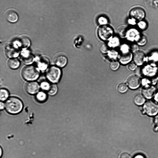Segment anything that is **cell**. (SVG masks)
Returning <instances> with one entry per match:
<instances>
[{
    "instance_id": "1",
    "label": "cell",
    "mask_w": 158,
    "mask_h": 158,
    "mask_svg": "<svg viewBox=\"0 0 158 158\" xmlns=\"http://www.w3.org/2000/svg\"><path fill=\"white\" fill-rule=\"evenodd\" d=\"M5 108L6 111L11 114H16L20 112L23 108L21 101L18 98L12 97L6 101Z\"/></svg>"
},
{
    "instance_id": "2",
    "label": "cell",
    "mask_w": 158,
    "mask_h": 158,
    "mask_svg": "<svg viewBox=\"0 0 158 158\" xmlns=\"http://www.w3.org/2000/svg\"><path fill=\"white\" fill-rule=\"evenodd\" d=\"M40 74L39 69L33 65H27L22 70L21 74L23 77L28 81H32L37 79Z\"/></svg>"
},
{
    "instance_id": "3",
    "label": "cell",
    "mask_w": 158,
    "mask_h": 158,
    "mask_svg": "<svg viewBox=\"0 0 158 158\" xmlns=\"http://www.w3.org/2000/svg\"><path fill=\"white\" fill-rule=\"evenodd\" d=\"M61 75L60 69L55 66H52L48 68L46 72V76L48 81L53 83L57 82Z\"/></svg>"
},
{
    "instance_id": "4",
    "label": "cell",
    "mask_w": 158,
    "mask_h": 158,
    "mask_svg": "<svg viewBox=\"0 0 158 158\" xmlns=\"http://www.w3.org/2000/svg\"><path fill=\"white\" fill-rule=\"evenodd\" d=\"M143 109L144 112L149 116H154L158 113V104L152 100L147 101L144 104Z\"/></svg>"
},
{
    "instance_id": "5",
    "label": "cell",
    "mask_w": 158,
    "mask_h": 158,
    "mask_svg": "<svg viewBox=\"0 0 158 158\" xmlns=\"http://www.w3.org/2000/svg\"><path fill=\"white\" fill-rule=\"evenodd\" d=\"M98 34L101 39L107 40L112 37L113 34V30L110 26L103 25L99 28Z\"/></svg>"
},
{
    "instance_id": "6",
    "label": "cell",
    "mask_w": 158,
    "mask_h": 158,
    "mask_svg": "<svg viewBox=\"0 0 158 158\" xmlns=\"http://www.w3.org/2000/svg\"><path fill=\"white\" fill-rule=\"evenodd\" d=\"M5 54L8 57L14 58L18 56L19 54V48L15 43L7 45L5 48Z\"/></svg>"
},
{
    "instance_id": "7",
    "label": "cell",
    "mask_w": 158,
    "mask_h": 158,
    "mask_svg": "<svg viewBox=\"0 0 158 158\" xmlns=\"http://www.w3.org/2000/svg\"><path fill=\"white\" fill-rule=\"evenodd\" d=\"M130 15L133 19L140 20L142 19L145 17V12L144 10L141 8L135 7L131 10Z\"/></svg>"
},
{
    "instance_id": "8",
    "label": "cell",
    "mask_w": 158,
    "mask_h": 158,
    "mask_svg": "<svg viewBox=\"0 0 158 158\" xmlns=\"http://www.w3.org/2000/svg\"><path fill=\"white\" fill-rule=\"evenodd\" d=\"M127 82L128 86L130 88L135 89L139 86L141 83V80L138 75H132L128 78Z\"/></svg>"
},
{
    "instance_id": "9",
    "label": "cell",
    "mask_w": 158,
    "mask_h": 158,
    "mask_svg": "<svg viewBox=\"0 0 158 158\" xmlns=\"http://www.w3.org/2000/svg\"><path fill=\"white\" fill-rule=\"evenodd\" d=\"M21 55L23 61L25 64H29L34 61V57L30 52L25 49H24L21 53Z\"/></svg>"
},
{
    "instance_id": "10",
    "label": "cell",
    "mask_w": 158,
    "mask_h": 158,
    "mask_svg": "<svg viewBox=\"0 0 158 158\" xmlns=\"http://www.w3.org/2000/svg\"><path fill=\"white\" fill-rule=\"evenodd\" d=\"M25 87L26 91L28 93L33 94L36 93L39 91L40 86L37 82L31 81L26 84Z\"/></svg>"
},
{
    "instance_id": "11",
    "label": "cell",
    "mask_w": 158,
    "mask_h": 158,
    "mask_svg": "<svg viewBox=\"0 0 158 158\" xmlns=\"http://www.w3.org/2000/svg\"><path fill=\"white\" fill-rule=\"evenodd\" d=\"M145 58L144 52L141 50H138L135 52L133 55L134 62L138 65H141L143 63Z\"/></svg>"
},
{
    "instance_id": "12",
    "label": "cell",
    "mask_w": 158,
    "mask_h": 158,
    "mask_svg": "<svg viewBox=\"0 0 158 158\" xmlns=\"http://www.w3.org/2000/svg\"><path fill=\"white\" fill-rule=\"evenodd\" d=\"M54 62L55 64L57 66L63 67L66 64L67 59L65 55L60 54L56 55L55 57Z\"/></svg>"
},
{
    "instance_id": "13",
    "label": "cell",
    "mask_w": 158,
    "mask_h": 158,
    "mask_svg": "<svg viewBox=\"0 0 158 158\" xmlns=\"http://www.w3.org/2000/svg\"><path fill=\"white\" fill-rule=\"evenodd\" d=\"M19 47L26 49L29 47L31 44L30 39L25 36H22L15 42Z\"/></svg>"
},
{
    "instance_id": "14",
    "label": "cell",
    "mask_w": 158,
    "mask_h": 158,
    "mask_svg": "<svg viewBox=\"0 0 158 158\" xmlns=\"http://www.w3.org/2000/svg\"><path fill=\"white\" fill-rule=\"evenodd\" d=\"M155 89L151 85H147L143 87L142 92L144 96L150 99L155 94Z\"/></svg>"
},
{
    "instance_id": "15",
    "label": "cell",
    "mask_w": 158,
    "mask_h": 158,
    "mask_svg": "<svg viewBox=\"0 0 158 158\" xmlns=\"http://www.w3.org/2000/svg\"><path fill=\"white\" fill-rule=\"evenodd\" d=\"M6 19L9 22L15 23L18 20V15L16 12L13 10H10L7 11L5 14Z\"/></svg>"
},
{
    "instance_id": "16",
    "label": "cell",
    "mask_w": 158,
    "mask_h": 158,
    "mask_svg": "<svg viewBox=\"0 0 158 158\" xmlns=\"http://www.w3.org/2000/svg\"><path fill=\"white\" fill-rule=\"evenodd\" d=\"M49 63V60L47 58L42 57L40 58L38 60L37 65L40 69L44 70L48 67Z\"/></svg>"
},
{
    "instance_id": "17",
    "label": "cell",
    "mask_w": 158,
    "mask_h": 158,
    "mask_svg": "<svg viewBox=\"0 0 158 158\" xmlns=\"http://www.w3.org/2000/svg\"><path fill=\"white\" fill-rule=\"evenodd\" d=\"M132 55L129 51L123 53L121 56L120 60L122 63L126 64L129 62L131 60Z\"/></svg>"
},
{
    "instance_id": "18",
    "label": "cell",
    "mask_w": 158,
    "mask_h": 158,
    "mask_svg": "<svg viewBox=\"0 0 158 158\" xmlns=\"http://www.w3.org/2000/svg\"><path fill=\"white\" fill-rule=\"evenodd\" d=\"M145 100L144 96L139 93L136 94L133 98L134 102L138 105H141L143 104L144 103Z\"/></svg>"
},
{
    "instance_id": "19",
    "label": "cell",
    "mask_w": 158,
    "mask_h": 158,
    "mask_svg": "<svg viewBox=\"0 0 158 158\" xmlns=\"http://www.w3.org/2000/svg\"><path fill=\"white\" fill-rule=\"evenodd\" d=\"M8 66L12 69H16L20 65V62L19 60L15 58H11L8 61Z\"/></svg>"
},
{
    "instance_id": "20",
    "label": "cell",
    "mask_w": 158,
    "mask_h": 158,
    "mask_svg": "<svg viewBox=\"0 0 158 158\" xmlns=\"http://www.w3.org/2000/svg\"><path fill=\"white\" fill-rule=\"evenodd\" d=\"M36 97L38 101L40 102H43L46 100L47 95L44 92L41 91L37 93Z\"/></svg>"
},
{
    "instance_id": "21",
    "label": "cell",
    "mask_w": 158,
    "mask_h": 158,
    "mask_svg": "<svg viewBox=\"0 0 158 158\" xmlns=\"http://www.w3.org/2000/svg\"><path fill=\"white\" fill-rule=\"evenodd\" d=\"M9 95L8 91L4 89H1L0 91V99L1 101H4L8 98Z\"/></svg>"
},
{
    "instance_id": "22",
    "label": "cell",
    "mask_w": 158,
    "mask_h": 158,
    "mask_svg": "<svg viewBox=\"0 0 158 158\" xmlns=\"http://www.w3.org/2000/svg\"><path fill=\"white\" fill-rule=\"evenodd\" d=\"M136 41L138 44L140 45H143L146 44L147 39L145 36L141 35L138 36Z\"/></svg>"
},
{
    "instance_id": "23",
    "label": "cell",
    "mask_w": 158,
    "mask_h": 158,
    "mask_svg": "<svg viewBox=\"0 0 158 158\" xmlns=\"http://www.w3.org/2000/svg\"><path fill=\"white\" fill-rule=\"evenodd\" d=\"M118 34L119 36L122 38H124L126 36L127 32V28L122 27L119 28L118 31Z\"/></svg>"
},
{
    "instance_id": "24",
    "label": "cell",
    "mask_w": 158,
    "mask_h": 158,
    "mask_svg": "<svg viewBox=\"0 0 158 158\" xmlns=\"http://www.w3.org/2000/svg\"><path fill=\"white\" fill-rule=\"evenodd\" d=\"M128 87L127 84L124 82L119 84L117 87L118 90L120 93H123L127 90Z\"/></svg>"
},
{
    "instance_id": "25",
    "label": "cell",
    "mask_w": 158,
    "mask_h": 158,
    "mask_svg": "<svg viewBox=\"0 0 158 158\" xmlns=\"http://www.w3.org/2000/svg\"><path fill=\"white\" fill-rule=\"evenodd\" d=\"M57 91V87L55 84H50L49 88L47 91L48 94L51 95H55Z\"/></svg>"
},
{
    "instance_id": "26",
    "label": "cell",
    "mask_w": 158,
    "mask_h": 158,
    "mask_svg": "<svg viewBox=\"0 0 158 158\" xmlns=\"http://www.w3.org/2000/svg\"><path fill=\"white\" fill-rule=\"evenodd\" d=\"M99 49L100 51L103 53H106L109 50L108 45L105 43H102L99 46Z\"/></svg>"
},
{
    "instance_id": "27",
    "label": "cell",
    "mask_w": 158,
    "mask_h": 158,
    "mask_svg": "<svg viewBox=\"0 0 158 158\" xmlns=\"http://www.w3.org/2000/svg\"><path fill=\"white\" fill-rule=\"evenodd\" d=\"M119 64L117 60H113L110 64V67L111 69L113 70H117L119 67Z\"/></svg>"
},
{
    "instance_id": "28",
    "label": "cell",
    "mask_w": 158,
    "mask_h": 158,
    "mask_svg": "<svg viewBox=\"0 0 158 158\" xmlns=\"http://www.w3.org/2000/svg\"><path fill=\"white\" fill-rule=\"evenodd\" d=\"M50 84L46 81L42 82L40 84L41 88L43 90L48 91L50 87Z\"/></svg>"
},
{
    "instance_id": "29",
    "label": "cell",
    "mask_w": 158,
    "mask_h": 158,
    "mask_svg": "<svg viewBox=\"0 0 158 158\" xmlns=\"http://www.w3.org/2000/svg\"><path fill=\"white\" fill-rule=\"evenodd\" d=\"M98 21L99 24L104 25L107 23L108 20L106 17L101 16L98 18Z\"/></svg>"
},
{
    "instance_id": "30",
    "label": "cell",
    "mask_w": 158,
    "mask_h": 158,
    "mask_svg": "<svg viewBox=\"0 0 158 158\" xmlns=\"http://www.w3.org/2000/svg\"><path fill=\"white\" fill-rule=\"evenodd\" d=\"M136 64L134 62L130 63L128 66V68L131 70H134L136 69Z\"/></svg>"
},
{
    "instance_id": "31",
    "label": "cell",
    "mask_w": 158,
    "mask_h": 158,
    "mask_svg": "<svg viewBox=\"0 0 158 158\" xmlns=\"http://www.w3.org/2000/svg\"><path fill=\"white\" fill-rule=\"evenodd\" d=\"M138 26L141 29H144L146 27V23L143 21H140L138 23Z\"/></svg>"
},
{
    "instance_id": "32",
    "label": "cell",
    "mask_w": 158,
    "mask_h": 158,
    "mask_svg": "<svg viewBox=\"0 0 158 158\" xmlns=\"http://www.w3.org/2000/svg\"><path fill=\"white\" fill-rule=\"evenodd\" d=\"M120 158H131V157L128 153L124 152L121 155Z\"/></svg>"
},
{
    "instance_id": "33",
    "label": "cell",
    "mask_w": 158,
    "mask_h": 158,
    "mask_svg": "<svg viewBox=\"0 0 158 158\" xmlns=\"http://www.w3.org/2000/svg\"><path fill=\"white\" fill-rule=\"evenodd\" d=\"M131 49L133 52H135L138 50V47L137 45L135 44L132 45L131 46Z\"/></svg>"
},
{
    "instance_id": "34",
    "label": "cell",
    "mask_w": 158,
    "mask_h": 158,
    "mask_svg": "<svg viewBox=\"0 0 158 158\" xmlns=\"http://www.w3.org/2000/svg\"><path fill=\"white\" fill-rule=\"evenodd\" d=\"M134 158H145V156L142 154H138L135 155Z\"/></svg>"
},
{
    "instance_id": "35",
    "label": "cell",
    "mask_w": 158,
    "mask_h": 158,
    "mask_svg": "<svg viewBox=\"0 0 158 158\" xmlns=\"http://www.w3.org/2000/svg\"><path fill=\"white\" fill-rule=\"evenodd\" d=\"M4 106H5V105L4 103L2 102H1L0 103V110H2V109H3L4 107Z\"/></svg>"
},
{
    "instance_id": "36",
    "label": "cell",
    "mask_w": 158,
    "mask_h": 158,
    "mask_svg": "<svg viewBox=\"0 0 158 158\" xmlns=\"http://www.w3.org/2000/svg\"><path fill=\"white\" fill-rule=\"evenodd\" d=\"M154 99L156 102H158V92L155 95Z\"/></svg>"
},
{
    "instance_id": "37",
    "label": "cell",
    "mask_w": 158,
    "mask_h": 158,
    "mask_svg": "<svg viewBox=\"0 0 158 158\" xmlns=\"http://www.w3.org/2000/svg\"><path fill=\"white\" fill-rule=\"evenodd\" d=\"M2 149H1V148H0V156H1V155H2Z\"/></svg>"
},
{
    "instance_id": "38",
    "label": "cell",
    "mask_w": 158,
    "mask_h": 158,
    "mask_svg": "<svg viewBox=\"0 0 158 158\" xmlns=\"http://www.w3.org/2000/svg\"><path fill=\"white\" fill-rule=\"evenodd\" d=\"M156 85H157V88H158V80L157 81Z\"/></svg>"
}]
</instances>
